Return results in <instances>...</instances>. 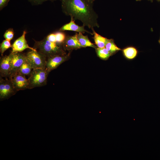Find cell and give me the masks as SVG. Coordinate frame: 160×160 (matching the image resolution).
<instances>
[{
  "instance_id": "cell-24",
  "label": "cell",
  "mask_w": 160,
  "mask_h": 160,
  "mask_svg": "<svg viewBox=\"0 0 160 160\" xmlns=\"http://www.w3.org/2000/svg\"><path fill=\"white\" fill-rule=\"evenodd\" d=\"M136 0V1H140L142 0ZM148 0L151 1V2H152L154 0ZM156 0L158 1H160V0Z\"/></svg>"
},
{
  "instance_id": "cell-19",
  "label": "cell",
  "mask_w": 160,
  "mask_h": 160,
  "mask_svg": "<svg viewBox=\"0 0 160 160\" xmlns=\"http://www.w3.org/2000/svg\"><path fill=\"white\" fill-rule=\"evenodd\" d=\"M10 41L5 39L1 43L0 46V52L1 55L3 56L4 52L8 49L11 47L12 45Z\"/></svg>"
},
{
  "instance_id": "cell-25",
  "label": "cell",
  "mask_w": 160,
  "mask_h": 160,
  "mask_svg": "<svg viewBox=\"0 0 160 160\" xmlns=\"http://www.w3.org/2000/svg\"><path fill=\"white\" fill-rule=\"evenodd\" d=\"M92 2H94L95 0H90Z\"/></svg>"
},
{
  "instance_id": "cell-1",
  "label": "cell",
  "mask_w": 160,
  "mask_h": 160,
  "mask_svg": "<svg viewBox=\"0 0 160 160\" xmlns=\"http://www.w3.org/2000/svg\"><path fill=\"white\" fill-rule=\"evenodd\" d=\"M63 12L75 20H79L84 26L91 30L99 27L98 16L93 8V2L90 0H61Z\"/></svg>"
},
{
  "instance_id": "cell-13",
  "label": "cell",
  "mask_w": 160,
  "mask_h": 160,
  "mask_svg": "<svg viewBox=\"0 0 160 160\" xmlns=\"http://www.w3.org/2000/svg\"><path fill=\"white\" fill-rule=\"evenodd\" d=\"M76 34L78 41L82 48L90 47L95 49L97 47L90 41L87 35L84 36L81 33H77Z\"/></svg>"
},
{
  "instance_id": "cell-7",
  "label": "cell",
  "mask_w": 160,
  "mask_h": 160,
  "mask_svg": "<svg viewBox=\"0 0 160 160\" xmlns=\"http://www.w3.org/2000/svg\"><path fill=\"white\" fill-rule=\"evenodd\" d=\"M70 52L65 55H57L47 59L46 68L50 72L56 68L62 63L67 60L70 57Z\"/></svg>"
},
{
  "instance_id": "cell-17",
  "label": "cell",
  "mask_w": 160,
  "mask_h": 160,
  "mask_svg": "<svg viewBox=\"0 0 160 160\" xmlns=\"http://www.w3.org/2000/svg\"><path fill=\"white\" fill-rule=\"evenodd\" d=\"M105 47L113 55L121 49L119 48L115 44L114 40L112 39H109L106 44Z\"/></svg>"
},
{
  "instance_id": "cell-14",
  "label": "cell",
  "mask_w": 160,
  "mask_h": 160,
  "mask_svg": "<svg viewBox=\"0 0 160 160\" xmlns=\"http://www.w3.org/2000/svg\"><path fill=\"white\" fill-rule=\"evenodd\" d=\"M94 36L92 38L97 47L100 48L105 47L108 39L104 37L97 33L94 29L92 30Z\"/></svg>"
},
{
  "instance_id": "cell-21",
  "label": "cell",
  "mask_w": 160,
  "mask_h": 160,
  "mask_svg": "<svg viewBox=\"0 0 160 160\" xmlns=\"http://www.w3.org/2000/svg\"><path fill=\"white\" fill-rule=\"evenodd\" d=\"M14 32L12 28H9L5 32L4 37L5 39L11 41L13 38Z\"/></svg>"
},
{
  "instance_id": "cell-10",
  "label": "cell",
  "mask_w": 160,
  "mask_h": 160,
  "mask_svg": "<svg viewBox=\"0 0 160 160\" xmlns=\"http://www.w3.org/2000/svg\"><path fill=\"white\" fill-rule=\"evenodd\" d=\"M62 44L64 49L69 52L82 48L78 41L76 33L73 36H67Z\"/></svg>"
},
{
  "instance_id": "cell-3",
  "label": "cell",
  "mask_w": 160,
  "mask_h": 160,
  "mask_svg": "<svg viewBox=\"0 0 160 160\" xmlns=\"http://www.w3.org/2000/svg\"><path fill=\"white\" fill-rule=\"evenodd\" d=\"M50 72L46 68L33 69L28 79V89L44 86L47 84V78Z\"/></svg>"
},
{
  "instance_id": "cell-16",
  "label": "cell",
  "mask_w": 160,
  "mask_h": 160,
  "mask_svg": "<svg viewBox=\"0 0 160 160\" xmlns=\"http://www.w3.org/2000/svg\"><path fill=\"white\" fill-rule=\"evenodd\" d=\"M33 69L29 63L26 59L22 65L18 73L25 76H30Z\"/></svg>"
},
{
  "instance_id": "cell-26",
  "label": "cell",
  "mask_w": 160,
  "mask_h": 160,
  "mask_svg": "<svg viewBox=\"0 0 160 160\" xmlns=\"http://www.w3.org/2000/svg\"><path fill=\"white\" fill-rule=\"evenodd\" d=\"M159 43L160 44V39H159Z\"/></svg>"
},
{
  "instance_id": "cell-8",
  "label": "cell",
  "mask_w": 160,
  "mask_h": 160,
  "mask_svg": "<svg viewBox=\"0 0 160 160\" xmlns=\"http://www.w3.org/2000/svg\"><path fill=\"white\" fill-rule=\"evenodd\" d=\"M26 33L25 31H24L22 35L13 42L12 45L11 52H22L27 49L31 50H36L33 47H30L28 44L25 38Z\"/></svg>"
},
{
  "instance_id": "cell-15",
  "label": "cell",
  "mask_w": 160,
  "mask_h": 160,
  "mask_svg": "<svg viewBox=\"0 0 160 160\" xmlns=\"http://www.w3.org/2000/svg\"><path fill=\"white\" fill-rule=\"evenodd\" d=\"M123 55L128 60H132L134 59L137 54V49L133 47H129L125 48L122 50Z\"/></svg>"
},
{
  "instance_id": "cell-23",
  "label": "cell",
  "mask_w": 160,
  "mask_h": 160,
  "mask_svg": "<svg viewBox=\"0 0 160 160\" xmlns=\"http://www.w3.org/2000/svg\"><path fill=\"white\" fill-rule=\"evenodd\" d=\"M9 0H0V9L2 10L7 5Z\"/></svg>"
},
{
  "instance_id": "cell-6",
  "label": "cell",
  "mask_w": 160,
  "mask_h": 160,
  "mask_svg": "<svg viewBox=\"0 0 160 160\" xmlns=\"http://www.w3.org/2000/svg\"><path fill=\"white\" fill-rule=\"evenodd\" d=\"M17 91L15 88L10 79L0 77V97L1 99L9 98Z\"/></svg>"
},
{
  "instance_id": "cell-18",
  "label": "cell",
  "mask_w": 160,
  "mask_h": 160,
  "mask_svg": "<svg viewBox=\"0 0 160 160\" xmlns=\"http://www.w3.org/2000/svg\"><path fill=\"white\" fill-rule=\"evenodd\" d=\"M95 49L97 56L102 60H106L111 55L105 47L102 48L97 47Z\"/></svg>"
},
{
  "instance_id": "cell-20",
  "label": "cell",
  "mask_w": 160,
  "mask_h": 160,
  "mask_svg": "<svg viewBox=\"0 0 160 160\" xmlns=\"http://www.w3.org/2000/svg\"><path fill=\"white\" fill-rule=\"evenodd\" d=\"M56 42L62 44L65 40L66 36L63 31H58L54 32Z\"/></svg>"
},
{
  "instance_id": "cell-12",
  "label": "cell",
  "mask_w": 160,
  "mask_h": 160,
  "mask_svg": "<svg viewBox=\"0 0 160 160\" xmlns=\"http://www.w3.org/2000/svg\"><path fill=\"white\" fill-rule=\"evenodd\" d=\"M75 21L73 18H71L70 21L69 23L66 24L62 26L60 28L59 31H73L82 33H84L86 32L93 35V33L89 32L85 29L84 26L83 25L81 26L75 23Z\"/></svg>"
},
{
  "instance_id": "cell-2",
  "label": "cell",
  "mask_w": 160,
  "mask_h": 160,
  "mask_svg": "<svg viewBox=\"0 0 160 160\" xmlns=\"http://www.w3.org/2000/svg\"><path fill=\"white\" fill-rule=\"evenodd\" d=\"M33 48L48 58L57 55L66 54L62 44L50 41L46 37L40 41L34 40Z\"/></svg>"
},
{
  "instance_id": "cell-11",
  "label": "cell",
  "mask_w": 160,
  "mask_h": 160,
  "mask_svg": "<svg viewBox=\"0 0 160 160\" xmlns=\"http://www.w3.org/2000/svg\"><path fill=\"white\" fill-rule=\"evenodd\" d=\"M10 56L8 55L2 56L0 60V77L9 78L10 75Z\"/></svg>"
},
{
  "instance_id": "cell-5",
  "label": "cell",
  "mask_w": 160,
  "mask_h": 160,
  "mask_svg": "<svg viewBox=\"0 0 160 160\" xmlns=\"http://www.w3.org/2000/svg\"><path fill=\"white\" fill-rule=\"evenodd\" d=\"M10 56V68L9 77L11 78L18 73L21 67L26 59L25 53L15 52L9 54Z\"/></svg>"
},
{
  "instance_id": "cell-4",
  "label": "cell",
  "mask_w": 160,
  "mask_h": 160,
  "mask_svg": "<svg viewBox=\"0 0 160 160\" xmlns=\"http://www.w3.org/2000/svg\"><path fill=\"white\" fill-rule=\"evenodd\" d=\"M26 59L33 69L46 68L47 57L37 50H31L25 53Z\"/></svg>"
},
{
  "instance_id": "cell-9",
  "label": "cell",
  "mask_w": 160,
  "mask_h": 160,
  "mask_svg": "<svg viewBox=\"0 0 160 160\" xmlns=\"http://www.w3.org/2000/svg\"><path fill=\"white\" fill-rule=\"evenodd\" d=\"M10 79L17 91L28 89V81L25 76L18 73Z\"/></svg>"
},
{
  "instance_id": "cell-22",
  "label": "cell",
  "mask_w": 160,
  "mask_h": 160,
  "mask_svg": "<svg viewBox=\"0 0 160 160\" xmlns=\"http://www.w3.org/2000/svg\"><path fill=\"white\" fill-rule=\"evenodd\" d=\"M29 1L34 5H39L42 4L46 1H54L57 0H28ZM61 1V0H59Z\"/></svg>"
}]
</instances>
